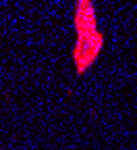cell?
<instances>
[{
	"mask_svg": "<svg viewBox=\"0 0 137 150\" xmlns=\"http://www.w3.org/2000/svg\"><path fill=\"white\" fill-rule=\"evenodd\" d=\"M73 27H75L77 40L71 50V56H73L77 75H83L96 65L98 56L104 48V33L98 29L96 6L91 0H77L75 2Z\"/></svg>",
	"mask_w": 137,
	"mask_h": 150,
	"instance_id": "6da1fadb",
	"label": "cell"
}]
</instances>
